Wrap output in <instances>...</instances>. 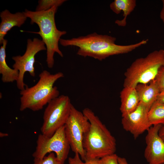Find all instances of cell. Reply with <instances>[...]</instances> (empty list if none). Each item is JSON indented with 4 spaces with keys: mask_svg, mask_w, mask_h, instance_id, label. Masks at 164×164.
Returning <instances> with one entry per match:
<instances>
[{
    "mask_svg": "<svg viewBox=\"0 0 164 164\" xmlns=\"http://www.w3.org/2000/svg\"><path fill=\"white\" fill-rule=\"evenodd\" d=\"M115 37L96 32L85 36L70 39H60L59 42L62 46H73L78 47V55L90 57L101 61L111 56L127 53L146 44L148 39L128 45H118L115 43Z\"/></svg>",
    "mask_w": 164,
    "mask_h": 164,
    "instance_id": "cell-1",
    "label": "cell"
},
{
    "mask_svg": "<svg viewBox=\"0 0 164 164\" xmlns=\"http://www.w3.org/2000/svg\"><path fill=\"white\" fill-rule=\"evenodd\" d=\"M82 112L90 124L83 140L85 160L98 159L115 153L116 139L105 125L90 109L85 108Z\"/></svg>",
    "mask_w": 164,
    "mask_h": 164,
    "instance_id": "cell-2",
    "label": "cell"
},
{
    "mask_svg": "<svg viewBox=\"0 0 164 164\" xmlns=\"http://www.w3.org/2000/svg\"><path fill=\"white\" fill-rule=\"evenodd\" d=\"M58 7L54 6L48 10L39 12L26 9L23 12L26 17L30 19V23L36 24L39 28V32H28L38 34L42 37L46 46L47 65L50 68L54 64V55L55 53L63 57L58 43L61 36L67 33L66 31L58 29L56 27L55 15Z\"/></svg>",
    "mask_w": 164,
    "mask_h": 164,
    "instance_id": "cell-3",
    "label": "cell"
},
{
    "mask_svg": "<svg viewBox=\"0 0 164 164\" xmlns=\"http://www.w3.org/2000/svg\"><path fill=\"white\" fill-rule=\"evenodd\" d=\"M63 77V74L61 72L52 74L46 70L42 71L39 74V79L35 85L30 87L27 86L20 91V110L22 111L29 109L33 111H38L59 96V91L54 84Z\"/></svg>",
    "mask_w": 164,
    "mask_h": 164,
    "instance_id": "cell-4",
    "label": "cell"
},
{
    "mask_svg": "<svg viewBox=\"0 0 164 164\" xmlns=\"http://www.w3.org/2000/svg\"><path fill=\"white\" fill-rule=\"evenodd\" d=\"M164 66V49L155 50L144 57L135 60L125 73L124 87H135L155 80L159 71Z\"/></svg>",
    "mask_w": 164,
    "mask_h": 164,
    "instance_id": "cell-5",
    "label": "cell"
},
{
    "mask_svg": "<svg viewBox=\"0 0 164 164\" xmlns=\"http://www.w3.org/2000/svg\"><path fill=\"white\" fill-rule=\"evenodd\" d=\"M72 105L67 95H60L51 101L44 112L41 134L51 137L64 126L69 117Z\"/></svg>",
    "mask_w": 164,
    "mask_h": 164,
    "instance_id": "cell-6",
    "label": "cell"
},
{
    "mask_svg": "<svg viewBox=\"0 0 164 164\" xmlns=\"http://www.w3.org/2000/svg\"><path fill=\"white\" fill-rule=\"evenodd\" d=\"M90 125L89 121L83 113L73 105L69 117L64 125L65 135L72 151L75 153H78L84 161L86 154L83 146V138Z\"/></svg>",
    "mask_w": 164,
    "mask_h": 164,
    "instance_id": "cell-7",
    "label": "cell"
},
{
    "mask_svg": "<svg viewBox=\"0 0 164 164\" xmlns=\"http://www.w3.org/2000/svg\"><path fill=\"white\" fill-rule=\"evenodd\" d=\"M70 148L65 135L64 125L51 137L42 134H39L36 149L32 156L34 158H42L48 153H55L57 158L63 164L67 158Z\"/></svg>",
    "mask_w": 164,
    "mask_h": 164,
    "instance_id": "cell-8",
    "label": "cell"
},
{
    "mask_svg": "<svg viewBox=\"0 0 164 164\" xmlns=\"http://www.w3.org/2000/svg\"><path fill=\"white\" fill-rule=\"evenodd\" d=\"M45 45L42 40L37 38H34L32 40L28 39L24 54L22 56L18 55L12 57L15 62L12 66L13 69L19 71L18 78L16 82L17 87L20 91L24 90L25 86H27L24 82L25 72H28L31 76H35L34 66L35 56L39 52L46 49Z\"/></svg>",
    "mask_w": 164,
    "mask_h": 164,
    "instance_id": "cell-9",
    "label": "cell"
},
{
    "mask_svg": "<svg viewBox=\"0 0 164 164\" xmlns=\"http://www.w3.org/2000/svg\"><path fill=\"white\" fill-rule=\"evenodd\" d=\"M148 111L147 108L140 102L134 111L122 117L121 123L123 129L130 132L135 139L152 126L149 119Z\"/></svg>",
    "mask_w": 164,
    "mask_h": 164,
    "instance_id": "cell-10",
    "label": "cell"
},
{
    "mask_svg": "<svg viewBox=\"0 0 164 164\" xmlns=\"http://www.w3.org/2000/svg\"><path fill=\"white\" fill-rule=\"evenodd\" d=\"M162 125H152L147 131L144 156L148 164H164V141L159 135Z\"/></svg>",
    "mask_w": 164,
    "mask_h": 164,
    "instance_id": "cell-11",
    "label": "cell"
},
{
    "mask_svg": "<svg viewBox=\"0 0 164 164\" xmlns=\"http://www.w3.org/2000/svg\"><path fill=\"white\" fill-rule=\"evenodd\" d=\"M1 21L0 24V44L2 45L5 36L12 28L20 27L26 21L27 17L23 12L11 13L5 9L0 14Z\"/></svg>",
    "mask_w": 164,
    "mask_h": 164,
    "instance_id": "cell-12",
    "label": "cell"
},
{
    "mask_svg": "<svg viewBox=\"0 0 164 164\" xmlns=\"http://www.w3.org/2000/svg\"><path fill=\"white\" fill-rule=\"evenodd\" d=\"M140 102L143 104L148 111L157 101L160 91L155 79L147 84H139L135 87Z\"/></svg>",
    "mask_w": 164,
    "mask_h": 164,
    "instance_id": "cell-13",
    "label": "cell"
},
{
    "mask_svg": "<svg viewBox=\"0 0 164 164\" xmlns=\"http://www.w3.org/2000/svg\"><path fill=\"white\" fill-rule=\"evenodd\" d=\"M120 98L122 117L134 111L140 103L135 87H124L120 92Z\"/></svg>",
    "mask_w": 164,
    "mask_h": 164,
    "instance_id": "cell-14",
    "label": "cell"
},
{
    "mask_svg": "<svg viewBox=\"0 0 164 164\" xmlns=\"http://www.w3.org/2000/svg\"><path fill=\"white\" fill-rule=\"evenodd\" d=\"M136 2L135 0H115L110 4V8L114 13L118 14L121 11L123 12V18L116 20V24L121 26L126 25L127 17L134 9Z\"/></svg>",
    "mask_w": 164,
    "mask_h": 164,
    "instance_id": "cell-15",
    "label": "cell"
},
{
    "mask_svg": "<svg viewBox=\"0 0 164 164\" xmlns=\"http://www.w3.org/2000/svg\"><path fill=\"white\" fill-rule=\"evenodd\" d=\"M7 40L4 39L0 49V73L2 74L1 80L4 83L12 82L17 80L19 71L10 68L6 60L5 49Z\"/></svg>",
    "mask_w": 164,
    "mask_h": 164,
    "instance_id": "cell-16",
    "label": "cell"
},
{
    "mask_svg": "<svg viewBox=\"0 0 164 164\" xmlns=\"http://www.w3.org/2000/svg\"><path fill=\"white\" fill-rule=\"evenodd\" d=\"M149 121L152 126L164 124V104L156 101L148 111Z\"/></svg>",
    "mask_w": 164,
    "mask_h": 164,
    "instance_id": "cell-17",
    "label": "cell"
},
{
    "mask_svg": "<svg viewBox=\"0 0 164 164\" xmlns=\"http://www.w3.org/2000/svg\"><path fill=\"white\" fill-rule=\"evenodd\" d=\"M65 0H40L36 9V11H44L48 10L54 6L59 7L65 2Z\"/></svg>",
    "mask_w": 164,
    "mask_h": 164,
    "instance_id": "cell-18",
    "label": "cell"
},
{
    "mask_svg": "<svg viewBox=\"0 0 164 164\" xmlns=\"http://www.w3.org/2000/svg\"><path fill=\"white\" fill-rule=\"evenodd\" d=\"M33 164H63L57 158L53 152H51L42 158H34Z\"/></svg>",
    "mask_w": 164,
    "mask_h": 164,
    "instance_id": "cell-19",
    "label": "cell"
},
{
    "mask_svg": "<svg viewBox=\"0 0 164 164\" xmlns=\"http://www.w3.org/2000/svg\"><path fill=\"white\" fill-rule=\"evenodd\" d=\"M118 157L115 153L105 156L98 160V164H119Z\"/></svg>",
    "mask_w": 164,
    "mask_h": 164,
    "instance_id": "cell-20",
    "label": "cell"
},
{
    "mask_svg": "<svg viewBox=\"0 0 164 164\" xmlns=\"http://www.w3.org/2000/svg\"><path fill=\"white\" fill-rule=\"evenodd\" d=\"M158 86L160 92L164 90V66L160 68L155 79Z\"/></svg>",
    "mask_w": 164,
    "mask_h": 164,
    "instance_id": "cell-21",
    "label": "cell"
},
{
    "mask_svg": "<svg viewBox=\"0 0 164 164\" xmlns=\"http://www.w3.org/2000/svg\"><path fill=\"white\" fill-rule=\"evenodd\" d=\"M69 164H83V162L80 158L78 153H75V155L73 157H69L68 158Z\"/></svg>",
    "mask_w": 164,
    "mask_h": 164,
    "instance_id": "cell-22",
    "label": "cell"
},
{
    "mask_svg": "<svg viewBox=\"0 0 164 164\" xmlns=\"http://www.w3.org/2000/svg\"><path fill=\"white\" fill-rule=\"evenodd\" d=\"M157 101L164 104V90L159 93Z\"/></svg>",
    "mask_w": 164,
    "mask_h": 164,
    "instance_id": "cell-23",
    "label": "cell"
},
{
    "mask_svg": "<svg viewBox=\"0 0 164 164\" xmlns=\"http://www.w3.org/2000/svg\"><path fill=\"white\" fill-rule=\"evenodd\" d=\"M159 135L164 141V124L162 125L159 131Z\"/></svg>",
    "mask_w": 164,
    "mask_h": 164,
    "instance_id": "cell-24",
    "label": "cell"
},
{
    "mask_svg": "<svg viewBox=\"0 0 164 164\" xmlns=\"http://www.w3.org/2000/svg\"><path fill=\"white\" fill-rule=\"evenodd\" d=\"M98 159H91L86 160L83 164H98Z\"/></svg>",
    "mask_w": 164,
    "mask_h": 164,
    "instance_id": "cell-25",
    "label": "cell"
},
{
    "mask_svg": "<svg viewBox=\"0 0 164 164\" xmlns=\"http://www.w3.org/2000/svg\"><path fill=\"white\" fill-rule=\"evenodd\" d=\"M162 7L160 13V17L162 22L164 23V0H162Z\"/></svg>",
    "mask_w": 164,
    "mask_h": 164,
    "instance_id": "cell-26",
    "label": "cell"
},
{
    "mask_svg": "<svg viewBox=\"0 0 164 164\" xmlns=\"http://www.w3.org/2000/svg\"><path fill=\"white\" fill-rule=\"evenodd\" d=\"M118 161L119 164H128L126 159L124 157L118 156Z\"/></svg>",
    "mask_w": 164,
    "mask_h": 164,
    "instance_id": "cell-27",
    "label": "cell"
},
{
    "mask_svg": "<svg viewBox=\"0 0 164 164\" xmlns=\"http://www.w3.org/2000/svg\"><path fill=\"white\" fill-rule=\"evenodd\" d=\"M8 134L7 133H3L0 132V137H6L8 136Z\"/></svg>",
    "mask_w": 164,
    "mask_h": 164,
    "instance_id": "cell-28",
    "label": "cell"
}]
</instances>
